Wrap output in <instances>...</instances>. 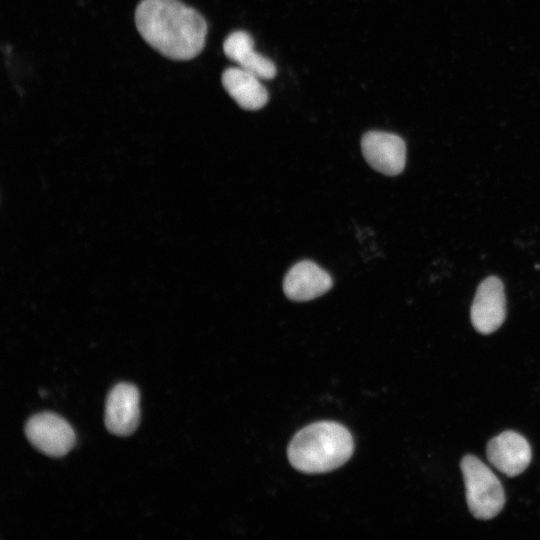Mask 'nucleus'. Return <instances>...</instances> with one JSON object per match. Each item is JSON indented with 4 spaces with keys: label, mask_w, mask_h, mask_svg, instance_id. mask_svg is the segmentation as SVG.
<instances>
[{
    "label": "nucleus",
    "mask_w": 540,
    "mask_h": 540,
    "mask_svg": "<svg viewBox=\"0 0 540 540\" xmlns=\"http://www.w3.org/2000/svg\"><path fill=\"white\" fill-rule=\"evenodd\" d=\"M506 303L503 284L491 276L480 283L472 306L471 322L481 334H491L504 322Z\"/></svg>",
    "instance_id": "6"
},
{
    "label": "nucleus",
    "mask_w": 540,
    "mask_h": 540,
    "mask_svg": "<svg viewBox=\"0 0 540 540\" xmlns=\"http://www.w3.org/2000/svg\"><path fill=\"white\" fill-rule=\"evenodd\" d=\"M486 455L497 470L508 477H515L529 466L532 451L524 436L508 430L489 441Z\"/></svg>",
    "instance_id": "7"
},
{
    "label": "nucleus",
    "mask_w": 540,
    "mask_h": 540,
    "mask_svg": "<svg viewBox=\"0 0 540 540\" xmlns=\"http://www.w3.org/2000/svg\"><path fill=\"white\" fill-rule=\"evenodd\" d=\"M460 468L470 513L479 520L497 516L504 507L505 494L493 471L473 455L464 456Z\"/></svg>",
    "instance_id": "3"
},
{
    "label": "nucleus",
    "mask_w": 540,
    "mask_h": 540,
    "mask_svg": "<svg viewBox=\"0 0 540 540\" xmlns=\"http://www.w3.org/2000/svg\"><path fill=\"white\" fill-rule=\"evenodd\" d=\"M225 55L248 72L261 80H269L276 75L275 64L254 49L252 36L245 31H235L227 36L223 43Z\"/></svg>",
    "instance_id": "10"
},
{
    "label": "nucleus",
    "mask_w": 540,
    "mask_h": 540,
    "mask_svg": "<svg viewBox=\"0 0 540 540\" xmlns=\"http://www.w3.org/2000/svg\"><path fill=\"white\" fill-rule=\"evenodd\" d=\"M353 450V438L347 428L334 421H320L294 436L288 447V459L298 471L319 474L342 466Z\"/></svg>",
    "instance_id": "2"
},
{
    "label": "nucleus",
    "mask_w": 540,
    "mask_h": 540,
    "mask_svg": "<svg viewBox=\"0 0 540 540\" xmlns=\"http://www.w3.org/2000/svg\"><path fill=\"white\" fill-rule=\"evenodd\" d=\"M139 391L129 383H119L108 393L105 406V425L109 432L127 436L139 422Z\"/></svg>",
    "instance_id": "8"
},
{
    "label": "nucleus",
    "mask_w": 540,
    "mask_h": 540,
    "mask_svg": "<svg viewBox=\"0 0 540 540\" xmlns=\"http://www.w3.org/2000/svg\"><path fill=\"white\" fill-rule=\"evenodd\" d=\"M361 148L367 163L385 175H398L405 167L406 145L396 134L369 131L362 137Z\"/></svg>",
    "instance_id": "5"
},
{
    "label": "nucleus",
    "mask_w": 540,
    "mask_h": 540,
    "mask_svg": "<svg viewBox=\"0 0 540 540\" xmlns=\"http://www.w3.org/2000/svg\"><path fill=\"white\" fill-rule=\"evenodd\" d=\"M261 79L241 67H229L222 75V84L235 102L246 110H258L266 105L268 93Z\"/></svg>",
    "instance_id": "11"
},
{
    "label": "nucleus",
    "mask_w": 540,
    "mask_h": 540,
    "mask_svg": "<svg viewBox=\"0 0 540 540\" xmlns=\"http://www.w3.org/2000/svg\"><path fill=\"white\" fill-rule=\"evenodd\" d=\"M331 276L316 263L308 260L293 265L283 281L285 295L294 301H309L332 287Z\"/></svg>",
    "instance_id": "9"
},
{
    "label": "nucleus",
    "mask_w": 540,
    "mask_h": 540,
    "mask_svg": "<svg viewBox=\"0 0 540 540\" xmlns=\"http://www.w3.org/2000/svg\"><path fill=\"white\" fill-rule=\"evenodd\" d=\"M142 38L173 60H190L204 48L207 23L194 8L179 0H142L135 11Z\"/></svg>",
    "instance_id": "1"
},
{
    "label": "nucleus",
    "mask_w": 540,
    "mask_h": 540,
    "mask_svg": "<svg viewBox=\"0 0 540 540\" xmlns=\"http://www.w3.org/2000/svg\"><path fill=\"white\" fill-rule=\"evenodd\" d=\"M28 441L42 453L59 457L65 455L75 443L72 427L60 416L43 412L33 415L25 424Z\"/></svg>",
    "instance_id": "4"
}]
</instances>
